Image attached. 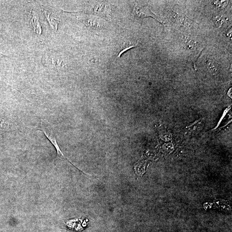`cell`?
<instances>
[{
    "label": "cell",
    "mask_w": 232,
    "mask_h": 232,
    "mask_svg": "<svg viewBox=\"0 0 232 232\" xmlns=\"http://www.w3.org/2000/svg\"><path fill=\"white\" fill-rule=\"evenodd\" d=\"M207 67L210 72L212 74H216L218 71V66L217 63L213 60L209 59L207 61Z\"/></svg>",
    "instance_id": "cell-6"
},
{
    "label": "cell",
    "mask_w": 232,
    "mask_h": 232,
    "mask_svg": "<svg viewBox=\"0 0 232 232\" xmlns=\"http://www.w3.org/2000/svg\"><path fill=\"white\" fill-rule=\"evenodd\" d=\"M134 15L140 18L151 17L157 19L158 21V17L154 13H153L150 9L147 7H138L135 6L133 9Z\"/></svg>",
    "instance_id": "cell-3"
},
{
    "label": "cell",
    "mask_w": 232,
    "mask_h": 232,
    "mask_svg": "<svg viewBox=\"0 0 232 232\" xmlns=\"http://www.w3.org/2000/svg\"><path fill=\"white\" fill-rule=\"evenodd\" d=\"M185 46L188 49H192L197 46V44L192 39L187 38L185 40Z\"/></svg>",
    "instance_id": "cell-7"
},
{
    "label": "cell",
    "mask_w": 232,
    "mask_h": 232,
    "mask_svg": "<svg viewBox=\"0 0 232 232\" xmlns=\"http://www.w3.org/2000/svg\"><path fill=\"white\" fill-rule=\"evenodd\" d=\"M229 1H214L213 4L216 7L219 8H225L228 5Z\"/></svg>",
    "instance_id": "cell-9"
},
{
    "label": "cell",
    "mask_w": 232,
    "mask_h": 232,
    "mask_svg": "<svg viewBox=\"0 0 232 232\" xmlns=\"http://www.w3.org/2000/svg\"><path fill=\"white\" fill-rule=\"evenodd\" d=\"M214 25L216 28H220L223 26L225 23V19L222 16L217 15L213 17Z\"/></svg>",
    "instance_id": "cell-5"
},
{
    "label": "cell",
    "mask_w": 232,
    "mask_h": 232,
    "mask_svg": "<svg viewBox=\"0 0 232 232\" xmlns=\"http://www.w3.org/2000/svg\"><path fill=\"white\" fill-rule=\"evenodd\" d=\"M93 9H91V13L99 15L102 16L109 17V5L104 3L99 2L95 3Z\"/></svg>",
    "instance_id": "cell-2"
},
{
    "label": "cell",
    "mask_w": 232,
    "mask_h": 232,
    "mask_svg": "<svg viewBox=\"0 0 232 232\" xmlns=\"http://www.w3.org/2000/svg\"><path fill=\"white\" fill-rule=\"evenodd\" d=\"M135 46H136V45H133V46H131L129 47H127V48H125L124 49H123L121 52L119 54V55H118V57H120L121 56V55L122 54H123L124 52H125L126 51V50H128V49H130L133 48V47H135Z\"/></svg>",
    "instance_id": "cell-10"
},
{
    "label": "cell",
    "mask_w": 232,
    "mask_h": 232,
    "mask_svg": "<svg viewBox=\"0 0 232 232\" xmlns=\"http://www.w3.org/2000/svg\"><path fill=\"white\" fill-rule=\"evenodd\" d=\"M43 10H44L45 15L51 27L54 30H57L59 20L55 17L54 14L52 13L50 11L45 9H43Z\"/></svg>",
    "instance_id": "cell-4"
},
{
    "label": "cell",
    "mask_w": 232,
    "mask_h": 232,
    "mask_svg": "<svg viewBox=\"0 0 232 232\" xmlns=\"http://www.w3.org/2000/svg\"><path fill=\"white\" fill-rule=\"evenodd\" d=\"M37 131L41 132V133H43L44 134V135H45V136L48 138L49 141L54 147L55 149L56 150L57 154V155L58 156L66 159L70 164H71L73 166H75L76 168L78 169L79 170H80L78 168L77 166H76L70 160H69L64 155V154L62 153V151L60 149V147H59V145L58 144L57 141L56 139V137H55V135L52 130H49L48 128H47L46 127H43L41 129H38Z\"/></svg>",
    "instance_id": "cell-1"
},
{
    "label": "cell",
    "mask_w": 232,
    "mask_h": 232,
    "mask_svg": "<svg viewBox=\"0 0 232 232\" xmlns=\"http://www.w3.org/2000/svg\"><path fill=\"white\" fill-rule=\"evenodd\" d=\"M161 138L164 141H170L171 139V135L167 130L164 128V129H162V132H161Z\"/></svg>",
    "instance_id": "cell-8"
}]
</instances>
